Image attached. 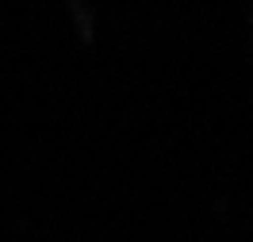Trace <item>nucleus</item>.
Wrapping results in <instances>:
<instances>
[]
</instances>
